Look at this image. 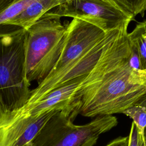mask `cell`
Segmentation results:
<instances>
[{"label": "cell", "instance_id": "13", "mask_svg": "<svg viewBox=\"0 0 146 146\" xmlns=\"http://www.w3.org/2000/svg\"><path fill=\"white\" fill-rule=\"evenodd\" d=\"M128 146H146V132L141 133L133 122L128 135Z\"/></svg>", "mask_w": 146, "mask_h": 146}, {"label": "cell", "instance_id": "12", "mask_svg": "<svg viewBox=\"0 0 146 146\" xmlns=\"http://www.w3.org/2000/svg\"><path fill=\"white\" fill-rule=\"evenodd\" d=\"M134 18L137 15L143 17L146 11V0H115Z\"/></svg>", "mask_w": 146, "mask_h": 146}, {"label": "cell", "instance_id": "9", "mask_svg": "<svg viewBox=\"0 0 146 146\" xmlns=\"http://www.w3.org/2000/svg\"><path fill=\"white\" fill-rule=\"evenodd\" d=\"M127 36L137 57L140 70L146 71V20L138 23Z\"/></svg>", "mask_w": 146, "mask_h": 146}, {"label": "cell", "instance_id": "10", "mask_svg": "<svg viewBox=\"0 0 146 146\" xmlns=\"http://www.w3.org/2000/svg\"><path fill=\"white\" fill-rule=\"evenodd\" d=\"M34 0H0V38L7 35L9 22Z\"/></svg>", "mask_w": 146, "mask_h": 146}, {"label": "cell", "instance_id": "6", "mask_svg": "<svg viewBox=\"0 0 146 146\" xmlns=\"http://www.w3.org/2000/svg\"><path fill=\"white\" fill-rule=\"evenodd\" d=\"M49 11L60 18L86 21L106 33L129 24L133 19L115 0H67Z\"/></svg>", "mask_w": 146, "mask_h": 146}, {"label": "cell", "instance_id": "8", "mask_svg": "<svg viewBox=\"0 0 146 146\" xmlns=\"http://www.w3.org/2000/svg\"><path fill=\"white\" fill-rule=\"evenodd\" d=\"M67 0H34L8 23L7 35L26 30L44 14Z\"/></svg>", "mask_w": 146, "mask_h": 146}, {"label": "cell", "instance_id": "5", "mask_svg": "<svg viewBox=\"0 0 146 146\" xmlns=\"http://www.w3.org/2000/svg\"><path fill=\"white\" fill-rule=\"evenodd\" d=\"M26 35L23 30L0 38V98L11 110L24 106L31 91L26 73Z\"/></svg>", "mask_w": 146, "mask_h": 146}, {"label": "cell", "instance_id": "7", "mask_svg": "<svg viewBox=\"0 0 146 146\" xmlns=\"http://www.w3.org/2000/svg\"><path fill=\"white\" fill-rule=\"evenodd\" d=\"M59 110L39 117L29 116L17 109L8 108L0 98V146H30L47 120Z\"/></svg>", "mask_w": 146, "mask_h": 146}, {"label": "cell", "instance_id": "11", "mask_svg": "<svg viewBox=\"0 0 146 146\" xmlns=\"http://www.w3.org/2000/svg\"><path fill=\"white\" fill-rule=\"evenodd\" d=\"M122 113L132 119L139 131L144 133L146 130V95Z\"/></svg>", "mask_w": 146, "mask_h": 146}, {"label": "cell", "instance_id": "2", "mask_svg": "<svg viewBox=\"0 0 146 146\" xmlns=\"http://www.w3.org/2000/svg\"><path fill=\"white\" fill-rule=\"evenodd\" d=\"M48 11L26 31L25 55L28 81L41 82L56 63L64 41L67 24Z\"/></svg>", "mask_w": 146, "mask_h": 146}, {"label": "cell", "instance_id": "15", "mask_svg": "<svg viewBox=\"0 0 146 146\" xmlns=\"http://www.w3.org/2000/svg\"><path fill=\"white\" fill-rule=\"evenodd\" d=\"M146 132V130H145V132Z\"/></svg>", "mask_w": 146, "mask_h": 146}, {"label": "cell", "instance_id": "14", "mask_svg": "<svg viewBox=\"0 0 146 146\" xmlns=\"http://www.w3.org/2000/svg\"><path fill=\"white\" fill-rule=\"evenodd\" d=\"M128 136L119 137L110 141L105 146H128Z\"/></svg>", "mask_w": 146, "mask_h": 146}, {"label": "cell", "instance_id": "3", "mask_svg": "<svg viewBox=\"0 0 146 146\" xmlns=\"http://www.w3.org/2000/svg\"><path fill=\"white\" fill-rule=\"evenodd\" d=\"M107 33L88 22L73 18L67 24L63 46L56 63L48 75L30 91L24 106L36 103L58 88L67 72L103 39Z\"/></svg>", "mask_w": 146, "mask_h": 146}, {"label": "cell", "instance_id": "4", "mask_svg": "<svg viewBox=\"0 0 146 146\" xmlns=\"http://www.w3.org/2000/svg\"><path fill=\"white\" fill-rule=\"evenodd\" d=\"M70 114L59 111L35 135L30 146H94L102 134L117 124L113 115L98 116L83 125H75Z\"/></svg>", "mask_w": 146, "mask_h": 146}, {"label": "cell", "instance_id": "1", "mask_svg": "<svg viewBox=\"0 0 146 146\" xmlns=\"http://www.w3.org/2000/svg\"><path fill=\"white\" fill-rule=\"evenodd\" d=\"M128 25L120 27L78 85L68 108L74 120L78 115L95 117L123 113L146 95V71L131 64Z\"/></svg>", "mask_w": 146, "mask_h": 146}]
</instances>
